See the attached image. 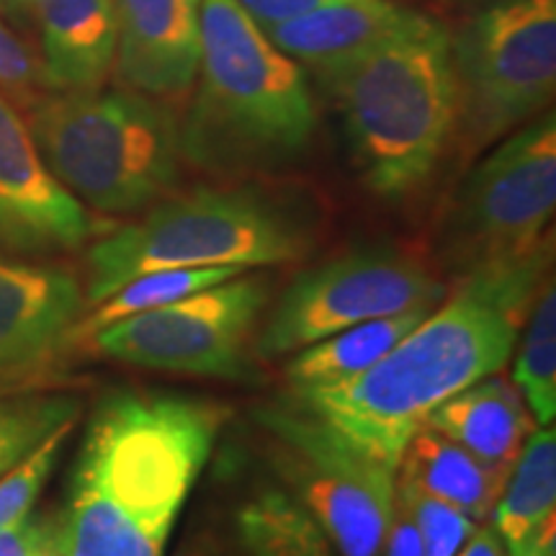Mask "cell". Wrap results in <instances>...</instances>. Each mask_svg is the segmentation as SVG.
<instances>
[{"label":"cell","mask_w":556,"mask_h":556,"mask_svg":"<svg viewBox=\"0 0 556 556\" xmlns=\"http://www.w3.org/2000/svg\"><path fill=\"white\" fill-rule=\"evenodd\" d=\"M552 250L546 242L523 258L462 276L454 294L364 374L291 389L283 400L397 469L407 441L441 402L503 371L541 287L552 278Z\"/></svg>","instance_id":"1"},{"label":"cell","mask_w":556,"mask_h":556,"mask_svg":"<svg viewBox=\"0 0 556 556\" xmlns=\"http://www.w3.org/2000/svg\"><path fill=\"white\" fill-rule=\"evenodd\" d=\"M229 409L114 389L90 413L60 523L67 556H163Z\"/></svg>","instance_id":"2"},{"label":"cell","mask_w":556,"mask_h":556,"mask_svg":"<svg viewBox=\"0 0 556 556\" xmlns=\"http://www.w3.org/2000/svg\"><path fill=\"white\" fill-rule=\"evenodd\" d=\"M197 96L180 124L186 163L214 176L278 170L309 150L317 103L299 62L238 0H201Z\"/></svg>","instance_id":"3"},{"label":"cell","mask_w":556,"mask_h":556,"mask_svg":"<svg viewBox=\"0 0 556 556\" xmlns=\"http://www.w3.org/2000/svg\"><path fill=\"white\" fill-rule=\"evenodd\" d=\"M343 116L361 184L402 201L428 186L456 137L451 31L433 18L319 78Z\"/></svg>","instance_id":"4"},{"label":"cell","mask_w":556,"mask_h":556,"mask_svg":"<svg viewBox=\"0 0 556 556\" xmlns=\"http://www.w3.org/2000/svg\"><path fill=\"white\" fill-rule=\"evenodd\" d=\"M315 225L294 199L258 186L199 189L160 201L86 253V304L160 268H261L307 255Z\"/></svg>","instance_id":"5"},{"label":"cell","mask_w":556,"mask_h":556,"mask_svg":"<svg viewBox=\"0 0 556 556\" xmlns=\"http://www.w3.org/2000/svg\"><path fill=\"white\" fill-rule=\"evenodd\" d=\"M26 127L52 176L103 214L155 204L184 163L180 122L157 99L131 88L39 96Z\"/></svg>","instance_id":"6"},{"label":"cell","mask_w":556,"mask_h":556,"mask_svg":"<svg viewBox=\"0 0 556 556\" xmlns=\"http://www.w3.org/2000/svg\"><path fill=\"white\" fill-rule=\"evenodd\" d=\"M462 160L546 111L556 88V0H484L451 34Z\"/></svg>","instance_id":"7"},{"label":"cell","mask_w":556,"mask_h":556,"mask_svg":"<svg viewBox=\"0 0 556 556\" xmlns=\"http://www.w3.org/2000/svg\"><path fill=\"white\" fill-rule=\"evenodd\" d=\"M556 206L554 111L500 139L448 204L435 255L456 278L523 258L546 242Z\"/></svg>","instance_id":"8"},{"label":"cell","mask_w":556,"mask_h":556,"mask_svg":"<svg viewBox=\"0 0 556 556\" xmlns=\"http://www.w3.org/2000/svg\"><path fill=\"white\" fill-rule=\"evenodd\" d=\"M258 422L281 443L296 503L338 556H381L397 507V469L353 446L307 409L281 400L258 409Z\"/></svg>","instance_id":"9"},{"label":"cell","mask_w":556,"mask_h":556,"mask_svg":"<svg viewBox=\"0 0 556 556\" xmlns=\"http://www.w3.org/2000/svg\"><path fill=\"white\" fill-rule=\"evenodd\" d=\"M443 296L446 283L405 250H351L304 270L283 289L255 340V356H289L368 319L433 309Z\"/></svg>","instance_id":"10"},{"label":"cell","mask_w":556,"mask_h":556,"mask_svg":"<svg viewBox=\"0 0 556 556\" xmlns=\"http://www.w3.org/2000/svg\"><path fill=\"white\" fill-rule=\"evenodd\" d=\"M268 281L240 276L93 332L96 351L122 364L212 379H245L250 340L268 307Z\"/></svg>","instance_id":"11"},{"label":"cell","mask_w":556,"mask_h":556,"mask_svg":"<svg viewBox=\"0 0 556 556\" xmlns=\"http://www.w3.org/2000/svg\"><path fill=\"white\" fill-rule=\"evenodd\" d=\"M96 222L41 160L31 131L0 93V248L13 253L75 250Z\"/></svg>","instance_id":"12"},{"label":"cell","mask_w":556,"mask_h":556,"mask_svg":"<svg viewBox=\"0 0 556 556\" xmlns=\"http://www.w3.org/2000/svg\"><path fill=\"white\" fill-rule=\"evenodd\" d=\"M83 309L73 270L0 253V384L45 374L75 338Z\"/></svg>","instance_id":"13"},{"label":"cell","mask_w":556,"mask_h":556,"mask_svg":"<svg viewBox=\"0 0 556 556\" xmlns=\"http://www.w3.org/2000/svg\"><path fill=\"white\" fill-rule=\"evenodd\" d=\"M114 13L119 78L152 99L191 90L201 54V0H114Z\"/></svg>","instance_id":"14"},{"label":"cell","mask_w":556,"mask_h":556,"mask_svg":"<svg viewBox=\"0 0 556 556\" xmlns=\"http://www.w3.org/2000/svg\"><path fill=\"white\" fill-rule=\"evenodd\" d=\"M426 18V13L392 0H332L304 16L261 29L283 54L325 78Z\"/></svg>","instance_id":"15"},{"label":"cell","mask_w":556,"mask_h":556,"mask_svg":"<svg viewBox=\"0 0 556 556\" xmlns=\"http://www.w3.org/2000/svg\"><path fill=\"white\" fill-rule=\"evenodd\" d=\"M29 9L41 29L45 88H101L116 62L114 0H29Z\"/></svg>","instance_id":"16"},{"label":"cell","mask_w":556,"mask_h":556,"mask_svg":"<svg viewBox=\"0 0 556 556\" xmlns=\"http://www.w3.org/2000/svg\"><path fill=\"white\" fill-rule=\"evenodd\" d=\"M426 426L507 477L533 433V415L516 384L490 374L441 402Z\"/></svg>","instance_id":"17"},{"label":"cell","mask_w":556,"mask_h":556,"mask_svg":"<svg viewBox=\"0 0 556 556\" xmlns=\"http://www.w3.org/2000/svg\"><path fill=\"white\" fill-rule=\"evenodd\" d=\"M492 526L510 556H556V433L533 430L505 479Z\"/></svg>","instance_id":"18"},{"label":"cell","mask_w":556,"mask_h":556,"mask_svg":"<svg viewBox=\"0 0 556 556\" xmlns=\"http://www.w3.org/2000/svg\"><path fill=\"white\" fill-rule=\"evenodd\" d=\"M397 479L438 503L456 507L475 523H484L492 516L507 477L484 467L451 438L422 426L402 451Z\"/></svg>","instance_id":"19"},{"label":"cell","mask_w":556,"mask_h":556,"mask_svg":"<svg viewBox=\"0 0 556 556\" xmlns=\"http://www.w3.org/2000/svg\"><path fill=\"white\" fill-rule=\"evenodd\" d=\"M428 312L430 309H413L392 317L368 319V323L317 340L296 351V356L289 361L287 381L291 389H307L358 377L379 358H384L415 325H420Z\"/></svg>","instance_id":"20"},{"label":"cell","mask_w":556,"mask_h":556,"mask_svg":"<svg viewBox=\"0 0 556 556\" xmlns=\"http://www.w3.org/2000/svg\"><path fill=\"white\" fill-rule=\"evenodd\" d=\"M238 539L242 556H338L309 513L278 490L242 507Z\"/></svg>","instance_id":"21"},{"label":"cell","mask_w":556,"mask_h":556,"mask_svg":"<svg viewBox=\"0 0 556 556\" xmlns=\"http://www.w3.org/2000/svg\"><path fill=\"white\" fill-rule=\"evenodd\" d=\"M248 268L222 266V268H160L142 274L116 289L109 299H103L101 307L90 317H83L75 328V338H90L116 319L150 312L165 304L178 302V299L197 294L201 289L214 287V283L227 281V278L240 276Z\"/></svg>","instance_id":"22"},{"label":"cell","mask_w":556,"mask_h":556,"mask_svg":"<svg viewBox=\"0 0 556 556\" xmlns=\"http://www.w3.org/2000/svg\"><path fill=\"white\" fill-rule=\"evenodd\" d=\"M523 325V343L516 361V389L528 402L541 428L554 426L556 417V291L554 278L541 287Z\"/></svg>","instance_id":"23"},{"label":"cell","mask_w":556,"mask_h":556,"mask_svg":"<svg viewBox=\"0 0 556 556\" xmlns=\"http://www.w3.org/2000/svg\"><path fill=\"white\" fill-rule=\"evenodd\" d=\"M80 402L70 394H16L0 400V477L24 462L54 430L75 422Z\"/></svg>","instance_id":"24"},{"label":"cell","mask_w":556,"mask_h":556,"mask_svg":"<svg viewBox=\"0 0 556 556\" xmlns=\"http://www.w3.org/2000/svg\"><path fill=\"white\" fill-rule=\"evenodd\" d=\"M73 426L75 422H67V426L54 430L24 462H18L9 475L0 477V531L31 516V507L45 490L47 479H50L54 464L65 448L67 435L73 433Z\"/></svg>","instance_id":"25"},{"label":"cell","mask_w":556,"mask_h":556,"mask_svg":"<svg viewBox=\"0 0 556 556\" xmlns=\"http://www.w3.org/2000/svg\"><path fill=\"white\" fill-rule=\"evenodd\" d=\"M397 500L413 516L417 539H420V556H456L464 541L471 536L475 523L456 507L422 495L413 486L397 479Z\"/></svg>","instance_id":"26"},{"label":"cell","mask_w":556,"mask_h":556,"mask_svg":"<svg viewBox=\"0 0 556 556\" xmlns=\"http://www.w3.org/2000/svg\"><path fill=\"white\" fill-rule=\"evenodd\" d=\"M41 88V65L0 21V93L13 106L29 109L39 99Z\"/></svg>","instance_id":"27"},{"label":"cell","mask_w":556,"mask_h":556,"mask_svg":"<svg viewBox=\"0 0 556 556\" xmlns=\"http://www.w3.org/2000/svg\"><path fill=\"white\" fill-rule=\"evenodd\" d=\"M332 0H238V5L258 26L283 24V21L304 16V13L319 9Z\"/></svg>","instance_id":"28"},{"label":"cell","mask_w":556,"mask_h":556,"mask_svg":"<svg viewBox=\"0 0 556 556\" xmlns=\"http://www.w3.org/2000/svg\"><path fill=\"white\" fill-rule=\"evenodd\" d=\"M41 528H45V518L26 516L18 523L0 531V556H31L34 546L41 536Z\"/></svg>","instance_id":"29"},{"label":"cell","mask_w":556,"mask_h":556,"mask_svg":"<svg viewBox=\"0 0 556 556\" xmlns=\"http://www.w3.org/2000/svg\"><path fill=\"white\" fill-rule=\"evenodd\" d=\"M387 556H420V539H417L413 516L405 505L397 500V507H394L392 526H389L387 536Z\"/></svg>","instance_id":"30"},{"label":"cell","mask_w":556,"mask_h":556,"mask_svg":"<svg viewBox=\"0 0 556 556\" xmlns=\"http://www.w3.org/2000/svg\"><path fill=\"white\" fill-rule=\"evenodd\" d=\"M456 556H510L503 544V539L497 536L495 526H477L471 531V536L464 541V546L458 548Z\"/></svg>","instance_id":"31"},{"label":"cell","mask_w":556,"mask_h":556,"mask_svg":"<svg viewBox=\"0 0 556 556\" xmlns=\"http://www.w3.org/2000/svg\"><path fill=\"white\" fill-rule=\"evenodd\" d=\"M31 556H67L60 539L58 518H45V528H41V536L37 546H34Z\"/></svg>","instance_id":"32"},{"label":"cell","mask_w":556,"mask_h":556,"mask_svg":"<svg viewBox=\"0 0 556 556\" xmlns=\"http://www.w3.org/2000/svg\"><path fill=\"white\" fill-rule=\"evenodd\" d=\"M29 9V0H0V11L5 13H21Z\"/></svg>","instance_id":"33"}]
</instances>
